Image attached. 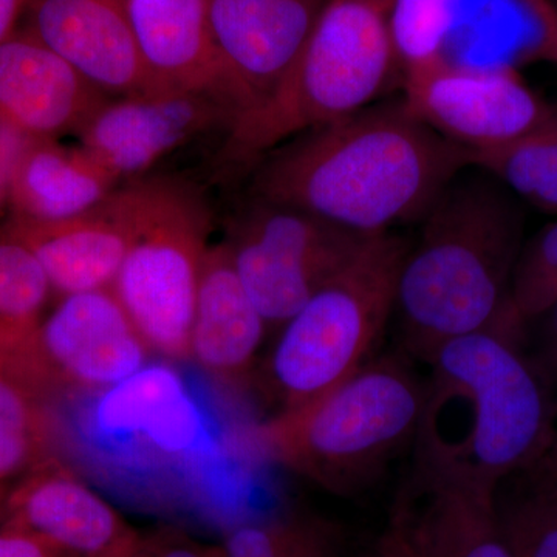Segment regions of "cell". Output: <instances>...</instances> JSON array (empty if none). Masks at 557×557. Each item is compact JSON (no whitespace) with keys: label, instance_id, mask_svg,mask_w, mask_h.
Instances as JSON below:
<instances>
[{"label":"cell","instance_id":"cell-1","mask_svg":"<svg viewBox=\"0 0 557 557\" xmlns=\"http://www.w3.org/2000/svg\"><path fill=\"white\" fill-rule=\"evenodd\" d=\"M468 164V150L432 131L399 98L302 132L249 172L252 197L372 237L420 222Z\"/></svg>","mask_w":557,"mask_h":557},{"label":"cell","instance_id":"cell-2","mask_svg":"<svg viewBox=\"0 0 557 557\" xmlns=\"http://www.w3.org/2000/svg\"><path fill=\"white\" fill-rule=\"evenodd\" d=\"M420 222L398 274L399 350L428 364L443 344L471 333L523 336L525 325L509 309L512 271L525 244L522 201L468 164Z\"/></svg>","mask_w":557,"mask_h":557},{"label":"cell","instance_id":"cell-3","mask_svg":"<svg viewBox=\"0 0 557 557\" xmlns=\"http://www.w3.org/2000/svg\"><path fill=\"white\" fill-rule=\"evenodd\" d=\"M426 380L401 350L372 358L355 375L259 429L273 460L339 497L370 490L420 434Z\"/></svg>","mask_w":557,"mask_h":557},{"label":"cell","instance_id":"cell-4","mask_svg":"<svg viewBox=\"0 0 557 557\" xmlns=\"http://www.w3.org/2000/svg\"><path fill=\"white\" fill-rule=\"evenodd\" d=\"M394 5L395 0H325L287 76L225 132L220 163L249 172L287 139L379 101L399 81Z\"/></svg>","mask_w":557,"mask_h":557},{"label":"cell","instance_id":"cell-5","mask_svg":"<svg viewBox=\"0 0 557 557\" xmlns=\"http://www.w3.org/2000/svg\"><path fill=\"white\" fill-rule=\"evenodd\" d=\"M523 346L504 330H483L443 344L426 364V398L458 403L465 421L446 445H417L449 458L493 491L557 438L555 392Z\"/></svg>","mask_w":557,"mask_h":557},{"label":"cell","instance_id":"cell-6","mask_svg":"<svg viewBox=\"0 0 557 557\" xmlns=\"http://www.w3.org/2000/svg\"><path fill=\"white\" fill-rule=\"evenodd\" d=\"M408 247L395 233L372 237L278 329L263 368L278 412L322 397L373 358L394 318Z\"/></svg>","mask_w":557,"mask_h":557},{"label":"cell","instance_id":"cell-7","mask_svg":"<svg viewBox=\"0 0 557 557\" xmlns=\"http://www.w3.org/2000/svg\"><path fill=\"white\" fill-rule=\"evenodd\" d=\"M115 196L129 226V247L113 293L150 350L189 359L194 304L211 249L207 203L172 177L132 180Z\"/></svg>","mask_w":557,"mask_h":557},{"label":"cell","instance_id":"cell-8","mask_svg":"<svg viewBox=\"0 0 557 557\" xmlns=\"http://www.w3.org/2000/svg\"><path fill=\"white\" fill-rule=\"evenodd\" d=\"M401 73L429 65L512 70L557 64L555 0H395Z\"/></svg>","mask_w":557,"mask_h":557},{"label":"cell","instance_id":"cell-9","mask_svg":"<svg viewBox=\"0 0 557 557\" xmlns=\"http://www.w3.org/2000/svg\"><path fill=\"white\" fill-rule=\"evenodd\" d=\"M372 237L251 196L225 244L256 309L269 329L278 330Z\"/></svg>","mask_w":557,"mask_h":557},{"label":"cell","instance_id":"cell-10","mask_svg":"<svg viewBox=\"0 0 557 557\" xmlns=\"http://www.w3.org/2000/svg\"><path fill=\"white\" fill-rule=\"evenodd\" d=\"M399 84L406 108L469 157L525 134L556 109L512 70L429 65L401 73Z\"/></svg>","mask_w":557,"mask_h":557},{"label":"cell","instance_id":"cell-11","mask_svg":"<svg viewBox=\"0 0 557 557\" xmlns=\"http://www.w3.org/2000/svg\"><path fill=\"white\" fill-rule=\"evenodd\" d=\"M234 119V109L214 94L150 91L108 98L76 135L113 177L132 182L208 131H228Z\"/></svg>","mask_w":557,"mask_h":557},{"label":"cell","instance_id":"cell-12","mask_svg":"<svg viewBox=\"0 0 557 557\" xmlns=\"http://www.w3.org/2000/svg\"><path fill=\"white\" fill-rule=\"evenodd\" d=\"M150 354L112 288L64 296L39 329L49 399L110 391L145 369Z\"/></svg>","mask_w":557,"mask_h":557},{"label":"cell","instance_id":"cell-13","mask_svg":"<svg viewBox=\"0 0 557 557\" xmlns=\"http://www.w3.org/2000/svg\"><path fill=\"white\" fill-rule=\"evenodd\" d=\"M493 494L449 458L416 445L392 519L421 557H512Z\"/></svg>","mask_w":557,"mask_h":557},{"label":"cell","instance_id":"cell-14","mask_svg":"<svg viewBox=\"0 0 557 557\" xmlns=\"http://www.w3.org/2000/svg\"><path fill=\"white\" fill-rule=\"evenodd\" d=\"M324 3L325 0H207L212 44L239 106V115L269 97L287 76Z\"/></svg>","mask_w":557,"mask_h":557},{"label":"cell","instance_id":"cell-15","mask_svg":"<svg viewBox=\"0 0 557 557\" xmlns=\"http://www.w3.org/2000/svg\"><path fill=\"white\" fill-rule=\"evenodd\" d=\"M0 525L35 534L70 557H121L139 533L54 457L7 490Z\"/></svg>","mask_w":557,"mask_h":557},{"label":"cell","instance_id":"cell-16","mask_svg":"<svg viewBox=\"0 0 557 557\" xmlns=\"http://www.w3.org/2000/svg\"><path fill=\"white\" fill-rule=\"evenodd\" d=\"M22 21L109 98L156 91L124 0H28Z\"/></svg>","mask_w":557,"mask_h":557},{"label":"cell","instance_id":"cell-17","mask_svg":"<svg viewBox=\"0 0 557 557\" xmlns=\"http://www.w3.org/2000/svg\"><path fill=\"white\" fill-rule=\"evenodd\" d=\"M108 98L24 25L0 46V124L25 138L76 134Z\"/></svg>","mask_w":557,"mask_h":557},{"label":"cell","instance_id":"cell-18","mask_svg":"<svg viewBox=\"0 0 557 557\" xmlns=\"http://www.w3.org/2000/svg\"><path fill=\"white\" fill-rule=\"evenodd\" d=\"M115 190L100 207L76 218L58 222L10 218L0 239L27 249L60 298L112 288L129 247V226Z\"/></svg>","mask_w":557,"mask_h":557},{"label":"cell","instance_id":"cell-19","mask_svg":"<svg viewBox=\"0 0 557 557\" xmlns=\"http://www.w3.org/2000/svg\"><path fill=\"white\" fill-rule=\"evenodd\" d=\"M124 5L153 90L218 95L237 119L239 106L209 32L207 0H124Z\"/></svg>","mask_w":557,"mask_h":557},{"label":"cell","instance_id":"cell-20","mask_svg":"<svg viewBox=\"0 0 557 557\" xmlns=\"http://www.w3.org/2000/svg\"><path fill=\"white\" fill-rule=\"evenodd\" d=\"M269 330L237 276L225 242L211 247L194 304L189 359L220 383L239 384L255 370Z\"/></svg>","mask_w":557,"mask_h":557},{"label":"cell","instance_id":"cell-21","mask_svg":"<svg viewBox=\"0 0 557 557\" xmlns=\"http://www.w3.org/2000/svg\"><path fill=\"white\" fill-rule=\"evenodd\" d=\"M120 182L81 146L28 138L11 178L10 218L58 222L100 207Z\"/></svg>","mask_w":557,"mask_h":557},{"label":"cell","instance_id":"cell-22","mask_svg":"<svg viewBox=\"0 0 557 557\" xmlns=\"http://www.w3.org/2000/svg\"><path fill=\"white\" fill-rule=\"evenodd\" d=\"M38 260L14 242L0 239V370L46 403L39 329L51 295Z\"/></svg>","mask_w":557,"mask_h":557},{"label":"cell","instance_id":"cell-23","mask_svg":"<svg viewBox=\"0 0 557 557\" xmlns=\"http://www.w3.org/2000/svg\"><path fill=\"white\" fill-rule=\"evenodd\" d=\"M494 515L512 557H557V438L497 483Z\"/></svg>","mask_w":557,"mask_h":557},{"label":"cell","instance_id":"cell-24","mask_svg":"<svg viewBox=\"0 0 557 557\" xmlns=\"http://www.w3.org/2000/svg\"><path fill=\"white\" fill-rule=\"evenodd\" d=\"M520 201L557 214V106L548 119L497 148L469 157Z\"/></svg>","mask_w":557,"mask_h":557},{"label":"cell","instance_id":"cell-25","mask_svg":"<svg viewBox=\"0 0 557 557\" xmlns=\"http://www.w3.org/2000/svg\"><path fill=\"white\" fill-rule=\"evenodd\" d=\"M215 557H343V536L318 516L260 520L230 531Z\"/></svg>","mask_w":557,"mask_h":557},{"label":"cell","instance_id":"cell-26","mask_svg":"<svg viewBox=\"0 0 557 557\" xmlns=\"http://www.w3.org/2000/svg\"><path fill=\"white\" fill-rule=\"evenodd\" d=\"M49 408L0 370V485L20 480L50 456Z\"/></svg>","mask_w":557,"mask_h":557},{"label":"cell","instance_id":"cell-27","mask_svg":"<svg viewBox=\"0 0 557 557\" xmlns=\"http://www.w3.org/2000/svg\"><path fill=\"white\" fill-rule=\"evenodd\" d=\"M557 304V222L525 239L509 287V309L531 324Z\"/></svg>","mask_w":557,"mask_h":557},{"label":"cell","instance_id":"cell-28","mask_svg":"<svg viewBox=\"0 0 557 557\" xmlns=\"http://www.w3.org/2000/svg\"><path fill=\"white\" fill-rule=\"evenodd\" d=\"M121 557H215V547L201 544L174 527L139 531L132 547Z\"/></svg>","mask_w":557,"mask_h":557},{"label":"cell","instance_id":"cell-29","mask_svg":"<svg viewBox=\"0 0 557 557\" xmlns=\"http://www.w3.org/2000/svg\"><path fill=\"white\" fill-rule=\"evenodd\" d=\"M528 336H531V348H525L528 358L536 366L557 398V304L528 324Z\"/></svg>","mask_w":557,"mask_h":557},{"label":"cell","instance_id":"cell-30","mask_svg":"<svg viewBox=\"0 0 557 557\" xmlns=\"http://www.w3.org/2000/svg\"><path fill=\"white\" fill-rule=\"evenodd\" d=\"M0 557H70L27 531L0 525Z\"/></svg>","mask_w":557,"mask_h":557},{"label":"cell","instance_id":"cell-31","mask_svg":"<svg viewBox=\"0 0 557 557\" xmlns=\"http://www.w3.org/2000/svg\"><path fill=\"white\" fill-rule=\"evenodd\" d=\"M28 138L0 124V214L9 208L11 178Z\"/></svg>","mask_w":557,"mask_h":557},{"label":"cell","instance_id":"cell-32","mask_svg":"<svg viewBox=\"0 0 557 557\" xmlns=\"http://www.w3.org/2000/svg\"><path fill=\"white\" fill-rule=\"evenodd\" d=\"M362 557H421L397 520L391 523Z\"/></svg>","mask_w":557,"mask_h":557},{"label":"cell","instance_id":"cell-33","mask_svg":"<svg viewBox=\"0 0 557 557\" xmlns=\"http://www.w3.org/2000/svg\"><path fill=\"white\" fill-rule=\"evenodd\" d=\"M28 0H0V46L20 27Z\"/></svg>","mask_w":557,"mask_h":557},{"label":"cell","instance_id":"cell-34","mask_svg":"<svg viewBox=\"0 0 557 557\" xmlns=\"http://www.w3.org/2000/svg\"><path fill=\"white\" fill-rule=\"evenodd\" d=\"M9 487L0 485V507H2L3 497H5V493Z\"/></svg>","mask_w":557,"mask_h":557},{"label":"cell","instance_id":"cell-35","mask_svg":"<svg viewBox=\"0 0 557 557\" xmlns=\"http://www.w3.org/2000/svg\"><path fill=\"white\" fill-rule=\"evenodd\" d=\"M555 2L557 3V0H555Z\"/></svg>","mask_w":557,"mask_h":557}]
</instances>
